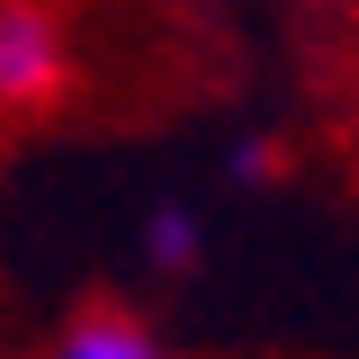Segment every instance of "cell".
<instances>
[{
	"instance_id": "1",
	"label": "cell",
	"mask_w": 359,
	"mask_h": 359,
	"mask_svg": "<svg viewBox=\"0 0 359 359\" xmlns=\"http://www.w3.org/2000/svg\"><path fill=\"white\" fill-rule=\"evenodd\" d=\"M72 90V27L54 0H0V117H45Z\"/></svg>"
},
{
	"instance_id": "2",
	"label": "cell",
	"mask_w": 359,
	"mask_h": 359,
	"mask_svg": "<svg viewBox=\"0 0 359 359\" xmlns=\"http://www.w3.org/2000/svg\"><path fill=\"white\" fill-rule=\"evenodd\" d=\"M45 359H171V351H162V332H153L144 314H126V306H81L54 341H45Z\"/></svg>"
},
{
	"instance_id": "3",
	"label": "cell",
	"mask_w": 359,
	"mask_h": 359,
	"mask_svg": "<svg viewBox=\"0 0 359 359\" xmlns=\"http://www.w3.org/2000/svg\"><path fill=\"white\" fill-rule=\"evenodd\" d=\"M144 252L162 269H189L198 261V216H189V207H153V216H144Z\"/></svg>"
}]
</instances>
